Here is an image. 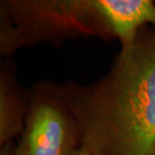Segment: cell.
Here are the masks:
<instances>
[{"instance_id": "7", "label": "cell", "mask_w": 155, "mask_h": 155, "mask_svg": "<svg viewBox=\"0 0 155 155\" xmlns=\"http://www.w3.org/2000/svg\"><path fill=\"white\" fill-rule=\"evenodd\" d=\"M71 155H94V154H93L92 152H90L89 150H87L86 148L81 146L80 148H78L76 151H74Z\"/></svg>"}, {"instance_id": "3", "label": "cell", "mask_w": 155, "mask_h": 155, "mask_svg": "<svg viewBox=\"0 0 155 155\" xmlns=\"http://www.w3.org/2000/svg\"><path fill=\"white\" fill-rule=\"evenodd\" d=\"M17 155H71L82 145V130L60 84L40 81L30 91Z\"/></svg>"}, {"instance_id": "4", "label": "cell", "mask_w": 155, "mask_h": 155, "mask_svg": "<svg viewBox=\"0 0 155 155\" xmlns=\"http://www.w3.org/2000/svg\"><path fill=\"white\" fill-rule=\"evenodd\" d=\"M99 13L118 39L121 49L129 48L142 29L155 27L153 0H94Z\"/></svg>"}, {"instance_id": "1", "label": "cell", "mask_w": 155, "mask_h": 155, "mask_svg": "<svg viewBox=\"0 0 155 155\" xmlns=\"http://www.w3.org/2000/svg\"><path fill=\"white\" fill-rule=\"evenodd\" d=\"M61 86L82 130V147L94 155H155V27L120 49L97 82Z\"/></svg>"}, {"instance_id": "6", "label": "cell", "mask_w": 155, "mask_h": 155, "mask_svg": "<svg viewBox=\"0 0 155 155\" xmlns=\"http://www.w3.org/2000/svg\"><path fill=\"white\" fill-rule=\"evenodd\" d=\"M0 155H17L16 144L14 143V141L0 146Z\"/></svg>"}, {"instance_id": "2", "label": "cell", "mask_w": 155, "mask_h": 155, "mask_svg": "<svg viewBox=\"0 0 155 155\" xmlns=\"http://www.w3.org/2000/svg\"><path fill=\"white\" fill-rule=\"evenodd\" d=\"M80 38H114L94 0H1L0 54L38 43L61 46Z\"/></svg>"}, {"instance_id": "5", "label": "cell", "mask_w": 155, "mask_h": 155, "mask_svg": "<svg viewBox=\"0 0 155 155\" xmlns=\"http://www.w3.org/2000/svg\"><path fill=\"white\" fill-rule=\"evenodd\" d=\"M29 95L18 82L13 64H0V146L21 136L28 111Z\"/></svg>"}]
</instances>
